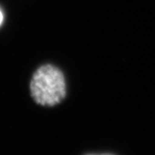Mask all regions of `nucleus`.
Listing matches in <instances>:
<instances>
[{
  "instance_id": "f257e3e1",
  "label": "nucleus",
  "mask_w": 155,
  "mask_h": 155,
  "mask_svg": "<svg viewBox=\"0 0 155 155\" xmlns=\"http://www.w3.org/2000/svg\"><path fill=\"white\" fill-rule=\"evenodd\" d=\"M30 91L38 105L52 107L61 103L66 94L64 74L53 65H42L33 75Z\"/></svg>"
},
{
  "instance_id": "f03ea898",
  "label": "nucleus",
  "mask_w": 155,
  "mask_h": 155,
  "mask_svg": "<svg viewBox=\"0 0 155 155\" xmlns=\"http://www.w3.org/2000/svg\"><path fill=\"white\" fill-rule=\"evenodd\" d=\"M3 20H4V16H3V12H2V10L0 9V25H2L3 23Z\"/></svg>"
},
{
  "instance_id": "7ed1b4c3",
  "label": "nucleus",
  "mask_w": 155,
  "mask_h": 155,
  "mask_svg": "<svg viewBox=\"0 0 155 155\" xmlns=\"http://www.w3.org/2000/svg\"><path fill=\"white\" fill-rule=\"evenodd\" d=\"M101 155H109V154H101Z\"/></svg>"
}]
</instances>
